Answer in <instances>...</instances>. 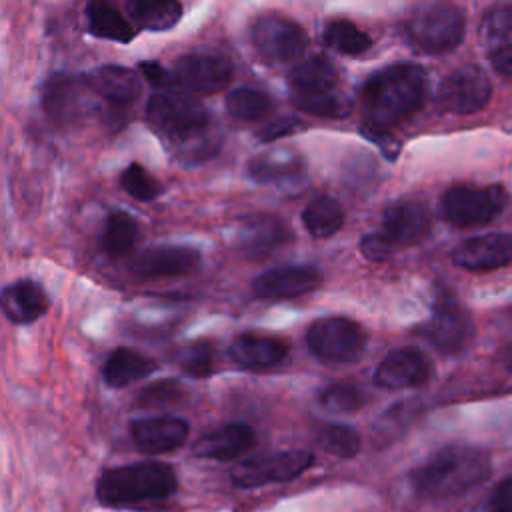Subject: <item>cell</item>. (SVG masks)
<instances>
[{"label":"cell","mask_w":512,"mask_h":512,"mask_svg":"<svg viewBox=\"0 0 512 512\" xmlns=\"http://www.w3.org/2000/svg\"><path fill=\"white\" fill-rule=\"evenodd\" d=\"M428 78L418 64L400 62L372 74L362 88V108L372 126H390L414 114L426 100Z\"/></svg>","instance_id":"1"},{"label":"cell","mask_w":512,"mask_h":512,"mask_svg":"<svg viewBox=\"0 0 512 512\" xmlns=\"http://www.w3.org/2000/svg\"><path fill=\"white\" fill-rule=\"evenodd\" d=\"M490 476L486 452L470 446H450L434 454L412 474V486L426 498L462 494Z\"/></svg>","instance_id":"2"},{"label":"cell","mask_w":512,"mask_h":512,"mask_svg":"<svg viewBox=\"0 0 512 512\" xmlns=\"http://www.w3.org/2000/svg\"><path fill=\"white\" fill-rule=\"evenodd\" d=\"M178 478L164 462H136L106 470L96 482V498L104 506L122 508L142 502H156L172 496Z\"/></svg>","instance_id":"3"},{"label":"cell","mask_w":512,"mask_h":512,"mask_svg":"<svg viewBox=\"0 0 512 512\" xmlns=\"http://www.w3.org/2000/svg\"><path fill=\"white\" fill-rule=\"evenodd\" d=\"M404 30L410 44L420 52H450L464 38V14L454 4H420L408 14Z\"/></svg>","instance_id":"4"},{"label":"cell","mask_w":512,"mask_h":512,"mask_svg":"<svg viewBox=\"0 0 512 512\" xmlns=\"http://www.w3.org/2000/svg\"><path fill=\"white\" fill-rule=\"evenodd\" d=\"M146 118L172 146L212 128L210 114L200 100L176 92H156L148 100Z\"/></svg>","instance_id":"5"},{"label":"cell","mask_w":512,"mask_h":512,"mask_svg":"<svg viewBox=\"0 0 512 512\" xmlns=\"http://www.w3.org/2000/svg\"><path fill=\"white\" fill-rule=\"evenodd\" d=\"M508 204V192L500 184H456L440 198L442 218L458 228L482 226L496 218Z\"/></svg>","instance_id":"6"},{"label":"cell","mask_w":512,"mask_h":512,"mask_svg":"<svg viewBox=\"0 0 512 512\" xmlns=\"http://www.w3.org/2000/svg\"><path fill=\"white\" fill-rule=\"evenodd\" d=\"M492 94V84L486 72L476 64L454 68L438 88V108L452 114H472L482 110Z\"/></svg>","instance_id":"7"},{"label":"cell","mask_w":512,"mask_h":512,"mask_svg":"<svg viewBox=\"0 0 512 512\" xmlns=\"http://www.w3.org/2000/svg\"><path fill=\"white\" fill-rule=\"evenodd\" d=\"M314 456L310 450H286L268 456L248 458L232 472V482L238 488H256L272 482H288L310 468Z\"/></svg>","instance_id":"8"},{"label":"cell","mask_w":512,"mask_h":512,"mask_svg":"<svg viewBox=\"0 0 512 512\" xmlns=\"http://www.w3.org/2000/svg\"><path fill=\"white\" fill-rule=\"evenodd\" d=\"M306 340L314 356L328 362H348L362 352L366 334L348 318H322L310 326Z\"/></svg>","instance_id":"9"},{"label":"cell","mask_w":512,"mask_h":512,"mask_svg":"<svg viewBox=\"0 0 512 512\" xmlns=\"http://www.w3.org/2000/svg\"><path fill=\"white\" fill-rule=\"evenodd\" d=\"M250 36L258 54L274 62L298 58L308 44L304 28L290 18L278 14L260 16L252 24Z\"/></svg>","instance_id":"10"},{"label":"cell","mask_w":512,"mask_h":512,"mask_svg":"<svg viewBox=\"0 0 512 512\" xmlns=\"http://www.w3.org/2000/svg\"><path fill=\"white\" fill-rule=\"evenodd\" d=\"M420 332L440 352L454 354L470 344L474 336V324L468 312L462 310L456 302L438 300L434 314L426 324H422Z\"/></svg>","instance_id":"11"},{"label":"cell","mask_w":512,"mask_h":512,"mask_svg":"<svg viewBox=\"0 0 512 512\" xmlns=\"http://www.w3.org/2000/svg\"><path fill=\"white\" fill-rule=\"evenodd\" d=\"M174 84L194 94L220 92L232 78V66L218 54H186L172 70Z\"/></svg>","instance_id":"12"},{"label":"cell","mask_w":512,"mask_h":512,"mask_svg":"<svg viewBox=\"0 0 512 512\" xmlns=\"http://www.w3.org/2000/svg\"><path fill=\"white\" fill-rule=\"evenodd\" d=\"M86 92H92L84 78L72 76V74H52L42 92V104L46 114L60 122L70 124L82 118V114L88 110V96Z\"/></svg>","instance_id":"13"},{"label":"cell","mask_w":512,"mask_h":512,"mask_svg":"<svg viewBox=\"0 0 512 512\" xmlns=\"http://www.w3.org/2000/svg\"><path fill=\"white\" fill-rule=\"evenodd\" d=\"M432 220L428 208L418 200H400L390 204L382 216L380 236L392 246H408L424 240Z\"/></svg>","instance_id":"14"},{"label":"cell","mask_w":512,"mask_h":512,"mask_svg":"<svg viewBox=\"0 0 512 512\" xmlns=\"http://www.w3.org/2000/svg\"><path fill=\"white\" fill-rule=\"evenodd\" d=\"M452 260L456 266L472 272L504 268L512 262V234L492 232L468 238L452 252Z\"/></svg>","instance_id":"15"},{"label":"cell","mask_w":512,"mask_h":512,"mask_svg":"<svg viewBox=\"0 0 512 512\" xmlns=\"http://www.w3.org/2000/svg\"><path fill=\"white\" fill-rule=\"evenodd\" d=\"M188 422L176 416L138 418L130 424L136 448L144 454H166L184 444L188 438Z\"/></svg>","instance_id":"16"},{"label":"cell","mask_w":512,"mask_h":512,"mask_svg":"<svg viewBox=\"0 0 512 512\" xmlns=\"http://www.w3.org/2000/svg\"><path fill=\"white\" fill-rule=\"evenodd\" d=\"M430 378V360L416 348H398L384 356L374 372V382L382 388H412Z\"/></svg>","instance_id":"17"},{"label":"cell","mask_w":512,"mask_h":512,"mask_svg":"<svg viewBox=\"0 0 512 512\" xmlns=\"http://www.w3.org/2000/svg\"><path fill=\"white\" fill-rule=\"evenodd\" d=\"M200 268V252L190 246H154L136 256L132 270L144 278L184 276Z\"/></svg>","instance_id":"18"},{"label":"cell","mask_w":512,"mask_h":512,"mask_svg":"<svg viewBox=\"0 0 512 512\" xmlns=\"http://www.w3.org/2000/svg\"><path fill=\"white\" fill-rule=\"evenodd\" d=\"M320 282V272L312 266H282L256 276L252 282V292L270 300L294 298L318 288Z\"/></svg>","instance_id":"19"},{"label":"cell","mask_w":512,"mask_h":512,"mask_svg":"<svg viewBox=\"0 0 512 512\" xmlns=\"http://www.w3.org/2000/svg\"><path fill=\"white\" fill-rule=\"evenodd\" d=\"M84 80L94 94L112 102L114 106L132 104L142 92L140 76L134 70L118 64L98 66L88 72Z\"/></svg>","instance_id":"20"},{"label":"cell","mask_w":512,"mask_h":512,"mask_svg":"<svg viewBox=\"0 0 512 512\" xmlns=\"http://www.w3.org/2000/svg\"><path fill=\"white\" fill-rule=\"evenodd\" d=\"M482 38L492 66L512 80V4L496 6L486 14Z\"/></svg>","instance_id":"21"},{"label":"cell","mask_w":512,"mask_h":512,"mask_svg":"<svg viewBox=\"0 0 512 512\" xmlns=\"http://www.w3.org/2000/svg\"><path fill=\"white\" fill-rule=\"evenodd\" d=\"M0 310L14 324H30L48 312V296L34 280H18L0 292Z\"/></svg>","instance_id":"22"},{"label":"cell","mask_w":512,"mask_h":512,"mask_svg":"<svg viewBox=\"0 0 512 512\" xmlns=\"http://www.w3.org/2000/svg\"><path fill=\"white\" fill-rule=\"evenodd\" d=\"M290 240L286 224L268 214H256L246 220L238 234V250L248 258H266Z\"/></svg>","instance_id":"23"},{"label":"cell","mask_w":512,"mask_h":512,"mask_svg":"<svg viewBox=\"0 0 512 512\" xmlns=\"http://www.w3.org/2000/svg\"><path fill=\"white\" fill-rule=\"evenodd\" d=\"M256 444V434L246 424H226L194 442V454L212 460H234L246 454Z\"/></svg>","instance_id":"24"},{"label":"cell","mask_w":512,"mask_h":512,"mask_svg":"<svg viewBox=\"0 0 512 512\" xmlns=\"http://www.w3.org/2000/svg\"><path fill=\"white\" fill-rule=\"evenodd\" d=\"M288 354L286 342L260 336V334H240L230 344V356L236 364L250 368V370H268L280 364Z\"/></svg>","instance_id":"25"},{"label":"cell","mask_w":512,"mask_h":512,"mask_svg":"<svg viewBox=\"0 0 512 512\" xmlns=\"http://www.w3.org/2000/svg\"><path fill=\"white\" fill-rule=\"evenodd\" d=\"M248 172L256 182L280 184L296 182L304 176V162L300 156L288 150H270L258 154L250 164Z\"/></svg>","instance_id":"26"},{"label":"cell","mask_w":512,"mask_h":512,"mask_svg":"<svg viewBox=\"0 0 512 512\" xmlns=\"http://www.w3.org/2000/svg\"><path fill=\"white\" fill-rule=\"evenodd\" d=\"M156 370V362L132 348H116L104 364V380L114 388L134 384Z\"/></svg>","instance_id":"27"},{"label":"cell","mask_w":512,"mask_h":512,"mask_svg":"<svg viewBox=\"0 0 512 512\" xmlns=\"http://www.w3.org/2000/svg\"><path fill=\"white\" fill-rule=\"evenodd\" d=\"M126 8L138 28L154 32L172 28L182 16V4L174 0H132Z\"/></svg>","instance_id":"28"},{"label":"cell","mask_w":512,"mask_h":512,"mask_svg":"<svg viewBox=\"0 0 512 512\" xmlns=\"http://www.w3.org/2000/svg\"><path fill=\"white\" fill-rule=\"evenodd\" d=\"M88 30L96 38L112 40V42H130L134 38V28L130 22L110 4L106 2H90L86 6Z\"/></svg>","instance_id":"29"},{"label":"cell","mask_w":512,"mask_h":512,"mask_svg":"<svg viewBox=\"0 0 512 512\" xmlns=\"http://www.w3.org/2000/svg\"><path fill=\"white\" fill-rule=\"evenodd\" d=\"M288 82L294 92H318L336 88L338 72L328 58L314 56L294 66L288 74Z\"/></svg>","instance_id":"30"},{"label":"cell","mask_w":512,"mask_h":512,"mask_svg":"<svg viewBox=\"0 0 512 512\" xmlns=\"http://www.w3.org/2000/svg\"><path fill=\"white\" fill-rule=\"evenodd\" d=\"M292 100L300 110L322 118H344L352 112V98L338 86L318 92H294Z\"/></svg>","instance_id":"31"},{"label":"cell","mask_w":512,"mask_h":512,"mask_svg":"<svg viewBox=\"0 0 512 512\" xmlns=\"http://www.w3.org/2000/svg\"><path fill=\"white\" fill-rule=\"evenodd\" d=\"M302 222L314 238H328L342 228L344 212L334 198L320 196L304 208Z\"/></svg>","instance_id":"32"},{"label":"cell","mask_w":512,"mask_h":512,"mask_svg":"<svg viewBox=\"0 0 512 512\" xmlns=\"http://www.w3.org/2000/svg\"><path fill=\"white\" fill-rule=\"evenodd\" d=\"M138 240V224L126 212H112L102 232V246L110 256H124Z\"/></svg>","instance_id":"33"},{"label":"cell","mask_w":512,"mask_h":512,"mask_svg":"<svg viewBox=\"0 0 512 512\" xmlns=\"http://www.w3.org/2000/svg\"><path fill=\"white\" fill-rule=\"evenodd\" d=\"M324 40L330 48L346 56H358L366 52L372 44L370 36L362 32L358 26H354L350 20H332L326 26Z\"/></svg>","instance_id":"34"},{"label":"cell","mask_w":512,"mask_h":512,"mask_svg":"<svg viewBox=\"0 0 512 512\" xmlns=\"http://www.w3.org/2000/svg\"><path fill=\"white\" fill-rule=\"evenodd\" d=\"M228 112L238 120H262L272 112V100L252 88H238L226 96Z\"/></svg>","instance_id":"35"},{"label":"cell","mask_w":512,"mask_h":512,"mask_svg":"<svg viewBox=\"0 0 512 512\" xmlns=\"http://www.w3.org/2000/svg\"><path fill=\"white\" fill-rule=\"evenodd\" d=\"M318 446L338 458H352L360 450V436L344 424L324 426L316 438Z\"/></svg>","instance_id":"36"},{"label":"cell","mask_w":512,"mask_h":512,"mask_svg":"<svg viewBox=\"0 0 512 512\" xmlns=\"http://www.w3.org/2000/svg\"><path fill=\"white\" fill-rule=\"evenodd\" d=\"M120 186L128 196L140 202H150L162 194V184L140 164H130L122 176H120Z\"/></svg>","instance_id":"37"},{"label":"cell","mask_w":512,"mask_h":512,"mask_svg":"<svg viewBox=\"0 0 512 512\" xmlns=\"http://www.w3.org/2000/svg\"><path fill=\"white\" fill-rule=\"evenodd\" d=\"M214 360L216 350L210 342H196L182 350L180 354V366L188 376L204 378L214 372Z\"/></svg>","instance_id":"38"},{"label":"cell","mask_w":512,"mask_h":512,"mask_svg":"<svg viewBox=\"0 0 512 512\" xmlns=\"http://www.w3.org/2000/svg\"><path fill=\"white\" fill-rule=\"evenodd\" d=\"M320 404L332 412H354L364 404V396L354 384L338 382L322 392Z\"/></svg>","instance_id":"39"},{"label":"cell","mask_w":512,"mask_h":512,"mask_svg":"<svg viewBox=\"0 0 512 512\" xmlns=\"http://www.w3.org/2000/svg\"><path fill=\"white\" fill-rule=\"evenodd\" d=\"M364 136L372 142H376L380 148H382V154L390 160H394L400 152V142L390 134L386 132V128H378V126H372V124H364L362 128Z\"/></svg>","instance_id":"40"},{"label":"cell","mask_w":512,"mask_h":512,"mask_svg":"<svg viewBox=\"0 0 512 512\" xmlns=\"http://www.w3.org/2000/svg\"><path fill=\"white\" fill-rule=\"evenodd\" d=\"M360 250H362V254H364L368 260L382 262V260H386V258L392 254L394 248L380 236V232H372V234H366V236L360 240Z\"/></svg>","instance_id":"41"},{"label":"cell","mask_w":512,"mask_h":512,"mask_svg":"<svg viewBox=\"0 0 512 512\" xmlns=\"http://www.w3.org/2000/svg\"><path fill=\"white\" fill-rule=\"evenodd\" d=\"M138 70H140V74H142L152 86L160 88V92H166V88H172V86H174L172 74H170L166 68H162L158 62H150V60L140 62Z\"/></svg>","instance_id":"42"},{"label":"cell","mask_w":512,"mask_h":512,"mask_svg":"<svg viewBox=\"0 0 512 512\" xmlns=\"http://www.w3.org/2000/svg\"><path fill=\"white\" fill-rule=\"evenodd\" d=\"M298 126H300V122H298L296 118H278V120H274L272 124H268V126L258 134V138H260L262 142H272V140H278V138H282V136H288V134L296 132Z\"/></svg>","instance_id":"43"},{"label":"cell","mask_w":512,"mask_h":512,"mask_svg":"<svg viewBox=\"0 0 512 512\" xmlns=\"http://www.w3.org/2000/svg\"><path fill=\"white\" fill-rule=\"evenodd\" d=\"M492 512H512V476L502 480L490 498Z\"/></svg>","instance_id":"44"},{"label":"cell","mask_w":512,"mask_h":512,"mask_svg":"<svg viewBox=\"0 0 512 512\" xmlns=\"http://www.w3.org/2000/svg\"><path fill=\"white\" fill-rule=\"evenodd\" d=\"M510 368H512V362H510Z\"/></svg>","instance_id":"45"}]
</instances>
